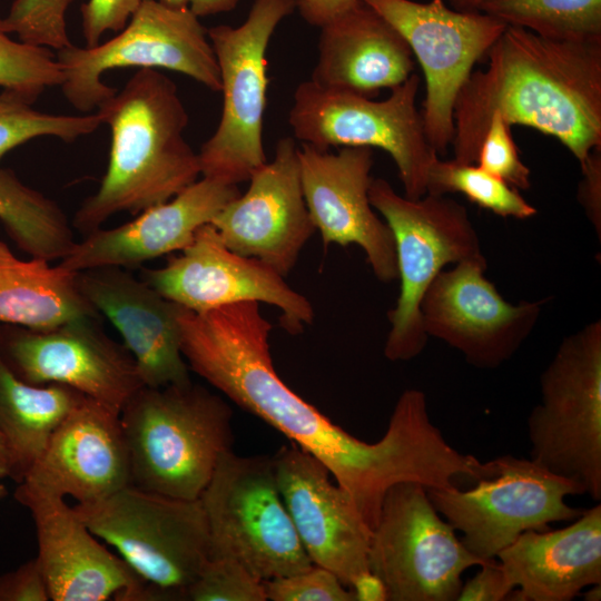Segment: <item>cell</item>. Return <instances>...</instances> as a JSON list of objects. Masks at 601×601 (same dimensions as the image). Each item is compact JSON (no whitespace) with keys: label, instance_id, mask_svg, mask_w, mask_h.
<instances>
[{"label":"cell","instance_id":"1","mask_svg":"<svg viewBox=\"0 0 601 601\" xmlns=\"http://www.w3.org/2000/svg\"><path fill=\"white\" fill-rule=\"evenodd\" d=\"M178 313L181 352L188 366L231 402L312 454L351 496L371 531L388 489L415 482L449 489L469 471L430 418L425 394L405 390L386 432L364 442L334 424L278 376L269 352L272 324L258 302Z\"/></svg>","mask_w":601,"mask_h":601},{"label":"cell","instance_id":"2","mask_svg":"<svg viewBox=\"0 0 601 601\" xmlns=\"http://www.w3.org/2000/svg\"><path fill=\"white\" fill-rule=\"evenodd\" d=\"M453 107L454 160L475 164L490 118L556 138L580 167L601 148V42L558 41L508 26Z\"/></svg>","mask_w":601,"mask_h":601},{"label":"cell","instance_id":"3","mask_svg":"<svg viewBox=\"0 0 601 601\" xmlns=\"http://www.w3.org/2000/svg\"><path fill=\"white\" fill-rule=\"evenodd\" d=\"M110 130L100 186L75 213L87 235L119 213L138 215L198 179L200 164L185 138L189 117L176 83L157 69H139L96 109Z\"/></svg>","mask_w":601,"mask_h":601},{"label":"cell","instance_id":"4","mask_svg":"<svg viewBox=\"0 0 601 601\" xmlns=\"http://www.w3.org/2000/svg\"><path fill=\"white\" fill-rule=\"evenodd\" d=\"M120 423L131 484L170 497H200L220 456L231 450L233 411L193 383L140 387Z\"/></svg>","mask_w":601,"mask_h":601},{"label":"cell","instance_id":"5","mask_svg":"<svg viewBox=\"0 0 601 601\" xmlns=\"http://www.w3.org/2000/svg\"><path fill=\"white\" fill-rule=\"evenodd\" d=\"M76 513L150 587L154 601L186 600V591L210 556L200 499L166 496L132 484Z\"/></svg>","mask_w":601,"mask_h":601},{"label":"cell","instance_id":"6","mask_svg":"<svg viewBox=\"0 0 601 601\" xmlns=\"http://www.w3.org/2000/svg\"><path fill=\"white\" fill-rule=\"evenodd\" d=\"M368 198L392 230L401 283L396 305L388 312L384 355L392 362L408 361L428 339L421 314L426 289L445 265L483 256L480 238L466 208L445 195L426 193L411 199L387 180L373 178Z\"/></svg>","mask_w":601,"mask_h":601},{"label":"cell","instance_id":"7","mask_svg":"<svg viewBox=\"0 0 601 601\" xmlns=\"http://www.w3.org/2000/svg\"><path fill=\"white\" fill-rule=\"evenodd\" d=\"M528 418L530 459L601 500V321L563 338Z\"/></svg>","mask_w":601,"mask_h":601},{"label":"cell","instance_id":"8","mask_svg":"<svg viewBox=\"0 0 601 601\" xmlns=\"http://www.w3.org/2000/svg\"><path fill=\"white\" fill-rule=\"evenodd\" d=\"M295 9L296 0H255L240 26L207 29L219 69L223 108L216 130L198 152L201 176L238 185L267 162L266 52L277 26Z\"/></svg>","mask_w":601,"mask_h":601},{"label":"cell","instance_id":"9","mask_svg":"<svg viewBox=\"0 0 601 601\" xmlns=\"http://www.w3.org/2000/svg\"><path fill=\"white\" fill-rule=\"evenodd\" d=\"M210 556H227L267 581L314 564L280 496L273 457L225 452L200 495Z\"/></svg>","mask_w":601,"mask_h":601},{"label":"cell","instance_id":"10","mask_svg":"<svg viewBox=\"0 0 601 601\" xmlns=\"http://www.w3.org/2000/svg\"><path fill=\"white\" fill-rule=\"evenodd\" d=\"M56 58L63 73L65 98L86 114L117 92L102 76L118 68L168 69L220 91L217 60L199 17L189 7L173 8L159 0H141L114 38L95 47L70 45L57 50Z\"/></svg>","mask_w":601,"mask_h":601},{"label":"cell","instance_id":"11","mask_svg":"<svg viewBox=\"0 0 601 601\" xmlns=\"http://www.w3.org/2000/svg\"><path fill=\"white\" fill-rule=\"evenodd\" d=\"M420 77L412 73L390 89L384 100L324 89L311 80L293 96L288 122L303 144L329 147H368L385 150L394 160L404 196L427 193V174L439 156L430 146L422 114L416 108Z\"/></svg>","mask_w":601,"mask_h":601},{"label":"cell","instance_id":"12","mask_svg":"<svg viewBox=\"0 0 601 601\" xmlns=\"http://www.w3.org/2000/svg\"><path fill=\"white\" fill-rule=\"evenodd\" d=\"M482 561L472 554L415 482L386 492L372 530L368 568L387 601H456L462 574Z\"/></svg>","mask_w":601,"mask_h":601},{"label":"cell","instance_id":"13","mask_svg":"<svg viewBox=\"0 0 601 601\" xmlns=\"http://www.w3.org/2000/svg\"><path fill=\"white\" fill-rule=\"evenodd\" d=\"M493 463V474L470 490H426L435 510L462 532V543L482 561L495 559L524 531H544L551 522L574 521L582 514L564 501L566 495L584 494L573 481L531 459L505 454Z\"/></svg>","mask_w":601,"mask_h":601},{"label":"cell","instance_id":"14","mask_svg":"<svg viewBox=\"0 0 601 601\" xmlns=\"http://www.w3.org/2000/svg\"><path fill=\"white\" fill-rule=\"evenodd\" d=\"M405 39L422 67V118L430 146L447 152L454 135L453 107L474 65L508 27L481 11H457L443 0H361Z\"/></svg>","mask_w":601,"mask_h":601},{"label":"cell","instance_id":"15","mask_svg":"<svg viewBox=\"0 0 601 601\" xmlns=\"http://www.w3.org/2000/svg\"><path fill=\"white\" fill-rule=\"evenodd\" d=\"M83 317L48 329L0 325V349L10 368L33 385L69 386L120 413L144 386L124 344Z\"/></svg>","mask_w":601,"mask_h":601},{"label":"cell","instance_id":"16","mask_svg":"<svg viewBox=\"0 0 601 601\" xmlns=\"http://www.w3.org/2000/svg\"><path fill=\"white\" fill-rule=\"evenodd\" d=\"M483 256L441 270L421 303L424 332L463 354L477 368L510 359L534 329L545 299L511 304L485 278Z\"/></svg>","mask_w":601,"mask_h":601},{"label":"cell","instance_id":"17","mask_svg":"<svg viewBox=\"0 0 601 601\" xmlns=\"http://www.w3.org/2000/svg\"><path fill=\"white\" fill-rule=\"evenodd\" d=\"M141 278L195 313L240 302L267 303L280 311V324L289 334L300 333L314 319L305 296L272 267L227 248L211 224L201 226L179 256L164 267L144 269Z\"/></svg>","mask_w":601,"mask_h":601},{"label":"cell","instance_id":"18","mask_svg":"<svg viewBox=\"0 0 601 601\" xmlns=\"http://www.w3.org/2000/svg\"><path fill=\"white\" fill-rule=\"evenodd\" d=\"M248 180L247 191L210 224L227 248L260 260L284 277L316 230L304 198L295 140L280 138L273 160Z\"/></svg>","mask_w":601,"mask_h":601},{"label":"cell","instance_id":"19","mask_svg":"<svg viewBox=\"0 0 601 601\" xmlns=\"http://www.w3.org/2000/svg\"><path fill=\"white\" fill-rule=\"evenodd\" d=\"M277 486L313 564L347 588L370 571L371 529L328 469L294 443L272 455Z\"/></svg>","mask_w":601,"mask_h":601},{"label":"cell","instance_id":"20","mask_svg":"<svg viewBox=\"0 0 601 601\" xmlns=\"http://www.w3.org/2000/svg\"><path fill=\"white\" fill-rule=\"evenodd\" d=\"M298 162L305 203L325 246H359L378 280L397 278L394 237L368 198L373 149L342 147L337 154L303 144Z\"/></svg>","mask_w":601,"mask_h":601},{"label":"cell","instance_id":"21","mask_svg":"<svg viewBox=\"0 0 601 601\" xmlns=\"http://www.w3.org/2000/svg\"><path fill=\"white\" fill-rule=\"evenodd\" d=\"M14 496L33 519L37 559L52 601H146L148 584L96 540L63 497L21 484Z\"/></svg>","mask_w":601,"mask_h":601},{"label":"cell","instance_id":"22","mask_svg":"<svg viewBox=\"0 0 601 601\" xmlns=\"http://www.w3.org/2000/svg\"><path fill=\"white\" fill-rule=\"evenodd\" d=\"M120 413L83 396L50 435L19 484L78 503L101 500L131 484Z\"/></svg>","mask_w":601,"mask_h":601},{"label":"cell","instance_id":"23","mask_svg":"<svg viewBox=\"0 0 601 601\" xmlns=\"http://www.w3.org/2000/svg\"><path fill=\"white\" fill-rule=\"evenodd\" d=\"M76 276L83 297L119 332L144 386L161 387L191 381L181 352L179 304L127 268L95 267Z\"/></svg>","mask_w":601,"mask_h":601},{"label":"cell","instance_id":"24","mask_svg":"<svg viewBox=\"0 0 601 601\" xmlns=\"http://www.w3.org/2000/svg\"><path fill=\"white\" fill-rule=\"evenodd\" d=\"M237 185L204 177L169 200L139 213L114 228H98L79 242L59 264L70 272L95 267L132 268L173 252L183 250L196 231L239 196Z\"/></svg>","mask_w":601,"mask_h":601},{"label":"cell","instance_id":"25","mask_svg":"<svg viewBox=\"0 0 601 601\" xmlns=\"http://www.w3.org/2000/svg\"><path fill=\"white\" fill-rule=\"evenodd\" d=\"M496 558L514 588L511 600L570 601L601 583V504L570 525L521 533Z\"/></svg>","mask_w":601,"mask_h":601},{"label":"cell","instance_id":"26","mask_svg":"<svg viewBox=\"0 0 601 601\" xmlns=\"http://www.w3.org/2000/svg\"><path fill=\"white\" fill-rule=\"evenodd\" d=\"M317 49L309 80L333 91L373 98L403 83L414 69L402 35L363 2L321 27Z\"/></svg>","mask_w":601,"mask_h":601},{"label":"cell","instance_id":"27","mask_svg":"<svg viewBox=\"0 0 601 601\" xmlns=\"http://www.w3.org/2000/svg\"><path fill=\"white\" fill-rule=\"evenodd\" d=\"M101 317L81 294L75 272L43 258H18L0 240V325L48 329Z\"/></svg>","mask_w":601,"mask_h":601},{"label":"cell","instance_id":"28","mask_svg":"<svg viewBox=\"0 0 601 601\" xmlns=\"http://www.w3.org/2000/svg\"><path fill=\"white\" fill-rule=\"evenodd\" d=\"M83 396L61 384L24 382L0 349V434L9 453L11 479L22 481L52 432Z\"/></svg>","mask_w":601,"mask_h":601},{"label":"cell","instance_id":"29","mask_svg":"<svg viewBox=\"0 0 601 601\" xmlns=\"http://www.w3.org/2000/svg\"><path fill=\"white\" fill-rule=\"evenodd\" d=\"M0 223L26 254L61 260L75 244L72 224L62 208L0 167Z\"/></svg>","mask_w":601,"mask_h":601},{"label":"cell","instance_id":"30","mask_svg":"<svg viewBox=\"0 0 601 601\" xmlns=\"http://www.w3.org/2000/svg\"><path fill=\"white\" fill-rule=\"evenodd\" d=\"M477 10L546 39L601 42V0H484Z\"/></svg>","mask_w":601,"mask_h":601},{"label":"cell","instance_id":"31","mask_svg":"<svg viewBox=\"0 0 601 601\" xmlns=\"http://www.w3.org/2000/svg\"><path fill=\"white\" fill-rule=\"evenodd\" d=\"M427 193H461L471 203L501 217L528 219L536 214L518 189L479 165L442 160L439 156L428 168Z\"/></svg>","mask_w":601,"mask_h":601},{"label":"cell","instance_id":"32","mask_svg":"<svg viewBox=\"0 0 601 601\" xmlns=\"http://www.w3.org/2000/svg\"><path fill=\"white\" fill-rule=\"evenodd\" d=\"M98 112L55 115L32 108V102L18 92L0 93V160L11 149L38 137L52 136L73 141L93 132L100 125Z\"/></svg>","mask_w":601,"mask_h":601},{"label":"cell","instance_id":"33","mask_svg":"<svg viewBox=\"0 0 601 601\" xmlns=\"http://www.w3.org/2000/svg\"><path fill=\"white\" fill-rule=\"evenodd\" d=\"M62 81L56 53L46 47L11 39L0 18V87L33 104L46 88L60 87Z\"/></svg>","mask_w":601,"mask_h":601},{"label":"cell","instance_id":"34","mask_svg":"<svg viewBox=\"0 0 601 601\" xmlns=\"http://www.w3.org/2000/svg\"><path fill=\"white\" fill-rule=\"evenodd\" d=\"M72 0H14L2 24L18 40L59 50L71 43L66 14Z\"/></svg>","mask_w":601,"mask_h":601},{"label":"cell","instance_id":"35","mask_svg":"<svg viewBox=\"0 0 601 601\" xmlns=\"http://www.w3.org/2000/svg\"><path fill=\"white\" fill-rule=\"evenodd\" d=\"M189 601H266L263 581L227 556L208 559L186 591Z\"/></svg>","mask_w":601,"mask_h":601},{"label":"cell","instance_id":"36","mask_svg":"<svg viewBox=\"0 0 601 601\" xmlns=\"http://www.w3.org/2000/svg\"><path fill=\"white\" fill-rule=\"evenodd\" d=\"M475 164L515 189L530 188V169L520 158L511 126L499 114L490 118Z\"/></svg>","mask_w":601,"mask_h":601},{"label":"cell","instance_id":"37","mask_svg":"<svg viewBox=\"0 0 601 601\" xmlns=\"http://www.w3.org/2000/svg\"><path fill=\"white\" fill-rule=\"evenodd\" d=\"M263 584L267 600L272 601H355L352 590L333 572L315 564Z\"/></svg>","mask_w":601,"mask_h":601},{"label":"cell","instance_id":"38","mask_svg":"<svg viewBox=\"0 0 601 601\" xmlns=\"http://www.w3.org/2000/svg\"><path fill=\"white\" fill-rule=\"evenodd\" d=\"M140 3L141 0H88L82 3L80 11L85 47L97 46L107 31L122 30Z\"/></svg>","mask_w":601,"mask_h":601},{"label":"cell","instance_id":"39","mask_svg":"<svg viewBox=\"0 0 601 601\" xmlns=\"http://www.w3.org/2000/svg\"><path fill=\"white\" fill-rule=\"evenodd\" d=\"M49 600V587L37 556L0 575V601Z\"/></svg>","mask_w":601,"mask_h":601},{"label":"cell","instance_id":"40","mask_svg":"<svg viewBox=\"0 0 601 601\" xmlns=\"http://www.w3.org/2000/svg\"><path fill=\"white\" fill-rule=\"evenodd\" d=\"M481 570L462 584L456 601H503L510 600L515 590L504 569L495 559L480 565Z\"/></svg>","mask_w":601,"mask_h":601},{"label":"cell","instance_id":"41","mask_svg":"<svg viewBox=\"0 0 601 601\" xmlns=\"http://www.w3.org/2000/svg\"><path fill=\"white\" fill-rule=\"evenodd\" d=\"M583 179L579 184L578 199L588 218L598 230L601 229V148H594L580 167Z\"/></svg>","mask_w":601,"mask_h":601},{"label":"cell","instance_id":"42","mask_svg":"<svg viewBox=\"0 0 601 601\" xmlns=\"http://www.w3.org/2000/svg\"><path fill=\"white\" fill-rule=\"evenodd\" d=\"M361 4V0H296L302 18L311 26L319 28Z\"/></svg>","mask_w":601,"mask_h":601},{"label":"cell","instance_id":"43","mask_svg":"<svg viewBox=\"0 0 601 601\" xmlns=\"http://www.w3.org/2000/svg\"><path fill=\"white\" fill-rule=\"evenodd\" d=\"M349 589L355 601H387L383 582L371 571L359 575Z\"/></svg>","mask_w":601,"mask_h":601},{"label":"cell","instance_id":"44","mask_svg":"<svg viewBox=\"0 0 601 601\" xmlns=\"http://www.w3.org/2000/svg\"><path fill=\"white\" fill-rule=\"evenodd\" d=\"M240 0H189V9L197 17H207L231 11Z\"/></svg>","mask_w":601,"mask_h":601},{"label":"cell","instance_id":"45","mask_svg":"<svg viewBox=\"0 0 601 601\" xmlns=\"http://www.w3.org/2000/svg\"><path fill=\"white\" fill-rule=\"evenodd\" d=\"M11 474V465L6 443L0 434V479Z\"/></svg>","mask_w":601,"mask_h":601},{"label":"cell","instance_id":"46","mask_svg":"<svg viewBox=\"0 0 601 601\" xmlns=\"http://www.w3.org/2000/svg\"><path fill=\"white\" fill-rule=\"evenodd\" d=\"M484 0H447L451 8L457 11H477Z\"/></svg>","mask_w":601,"mask_h":601},{"label":"cell","instance_id":"47","mask_svg":"<svg viewBox=\"0 0 601 601\" xmlns=\"http://www.w3.org/2000/svg\"><path fill=\"white\" fill-rule=\"evenodd\" d=\"M587 601H600L601 600V583L593 584L588 588V591L583 593Z\"/></svg>","mask_w":601,"mask_h":601},{"label":"cell","instance_id":"48","mask_svg":"<svg viewBox=\"0 0 601 601\" xmlns=\"http://www.w3.org/2000/svg\"><path fill=\"white\" fill-rule=\"evenodd\" d=\"M161 3L173 8H186L189 7V0H159Z\"/></svg>","mask_w":601,"mask_h":601},{"label":"cell","instance_id":"49","mask_svg":"<svg viewBox=\"0 0 601 601\" xmlns=\"http://www.w3.org/2000/svg\"><path fill=\"white\" fill-rule=\"evenodd\" d=\"M3 494H6V486H4L2 483H0V497H1Z\"/></svg>","mask_w":601,"mask_h":601}]
</instances>
